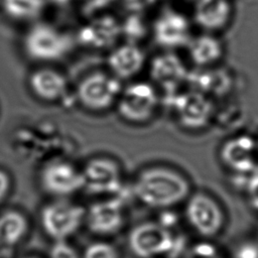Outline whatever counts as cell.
Returning a JSON list of instances; mask_svg holds the SVG:
<instances>
[{"instance_id":"obj_11","label":"cell","mask_w":258,"mask_h":258,"mask_svg":"<svg viewBox=\"0 0 258 258\" xmlns=\"http://www.w3.org/2000/svg\"><path fill=\"white\" fill-rule=\"evenodd\" d=\"M39 178L43 189L58 198L71 196L84 188L82 170L63 160L51 161L44 165Z\"/></svg>"},{"instance_id":"obj_12","label":"cell","mask_w":258,"mask_h":258,"mask_svg":"<svg viewBox=\"0 0 258 258\" xmlns=\"http://www.w3.org/2000/svg\"><path fill=\"white\" fill-rule=\"evenodd\" d=\"M84 188L96 195H113L122 187V172L119 164L107 157L91 159L82 170Z\"/></svg>"},{"instance_id":"obj_19","label":"cell","mask_w":258,"mask_h":258,"mask_svg":"<svg viewBox=\"0 0 258 258\" xmlns=\"http://www.w3.org/2000/svg\"><path fill=\"white\" fill-rule=\"evenodd\" d=\"M187 82L191 83L192 90L199 91L211 99L224 97L229 93L233 84L229 73L218 66L189 72Z\"/></svg>"},{"instance_id":"obj_25","label":"cell","mask_w":258,"mask_h":258,"mask_svg":"<svg viewBox=\"0 0 258 258\" xmlns=\"http://www.w3.org/2000/svg\"><path fill=\"white\" fill-rule=\"evenodd\" d=\"M49 258H79L77 250L66 240L56 241L50 248Z\"/></svg>"},{"instance_id":"obj_3","label":"cell","mask_w":258,"mask_h":258,"mask_svg":"<svg viewBox=\"0 0 258 258\" xmlns=\"http://www.w3.org/2000/svg\"><path fill=\"white\" fill-rule=\"evenodd\" d=\"M164 100L170 102L174 118L179 126L189 131L205 129L216 116V106L213 100L192 89L165 96Z\"/></svg>"},{"instance_id":"obj_17","label":"cell","mask_w":258,"mask_h":258,"mask_svg":"<svg viewBox=\"0 0 258 258\" xmlns=\"http://www.w3.org/2000/svg\"><path fill=\"white\" fill-rule=\"evenodd\" d=\"M232 14V6L228 0H200L195 9L194 20L203 32L216 34L226 29Z\"/></svg>"},{"instance_id":"obj_18","label":"cell","mask_w":258,"mask_h":258,"mask_svg":"<svg viewBox=\"0 0 258 258\" xmlns=\"http://www.w3.org/2000/svg\"><path fill=\"white\" fill-rule=\"evenodd\" d=\"M121 35V25L116 19L103 16L85 24L78 33L79 41L92 48H107Z\"/></svg>"},{"instance_id":"obj_20","label":"cell","mask_w":258,"mask_h":258,"mask_svg":"<svg viewBox=\"0 0 258 258\" xmlns=\"http://www.w3.org/2000/svg\"><path fill=\"white\" fill-rule=\"evenodd\" d=\"M28 83L32 93L45 102L57 101L68 91V82L64 76L48 68L34 71L30 75Z\"/></svg>"},{"instance_id":"obj_8","label":"cell","mask_w":258,"mask_h":258,"mask_svg":"<svg viewBox=\"0 0 258 258\" xmlns=\"http://www.w3.org/2000/svg\"><path fill=\"white\" fill-rule=\"evenodd\" d=\"M185 217L202 236L216 235L224 224V214L218 202L204 191L190 192L185 200Z\"/></svg>"},{"instance_id":"obj_26","label":"cell","mask_w":258,"mask_h":258,"mask_svg":"<svg viewBox=\"0 0 258 258\" xmlns=\"http://www.w3.org/2000/svg\"><path fill=\"white\" fill-rule=\"evenodd\" d=\"M188 258H220L217 250L210 244H199L195 246Z\"/></svg>"},{"instance_id":"obj_6","label":"cell","mask_w":258,"mask_h":258,"mask_svg":"<svg viewBox=\"0 0 258 258\" xmlns=\"http://www.w3.org/2000/svg\"><path fill=\"white\" fill-rule=\"evenodd\" d=\"M122 91L120 80L105 73L96 72L86 76L78 85L80 104L91 111H104L113 106Z\"/></svg>"},{"instance_id":"obj_1","label":"cell","mask_w":258,"mask_h":258,"mask_svg":"<svg viewBox=\"0 0 258 258\" xmlns=\"http://www.w3.org/2000/svg\"><path fill=\"white\" fill-rule=\"evenodd\" d=\"M133 192L139 202L149 208L167 209L185 201L191 186L188 177L177 168L154 164L138 173Z\"/></svg>"},{"instance_id":"obj_29","label":"cell","mask_w":258,"mask_h":258,"mask_svg":"<svg viewBox=\"0 0 258 258\" xmlns=\"http://www.w3.org/2000/svg\"><path fill=\"white\" fill-rule=\"evenodd\" d=\"M237 257L238 258H258V250L252 245L242 246L239 249Z\"/></svg>"},{"instance_id":"obj_15","label":"cell","mask_w":258,"mask_h":258,"mask_svg":"<svg viewBox=\"0 0 258 258\" xmlns=\"http://www.w3.org/2000/svg\"><path fill=\"white\" fill-rule=\"evenodd\" d=\"M146 56L139 45L126 42L116 46L107 58L113 76L118 80H127L137 76L145 64Z\"/></svg>"},{"instance_id":"obj_13","label":"cell","mask_w":258,"mask_h":258,"mask_svg":"<svg viewBox=\"0 0 258 258\" xmlns=\"http://www.w3.org/2000/svg\"><path fill=\"white\" fill-rule=\"evenodd\" d=\"M171 243L170 232L159 223H142L134 227L129 234L130 249L140 258L167 254Z\"/></svg>"},{"instance_id":"obj_28","label":"cell","mask_w":258,"mask_h":258,"mask_svg":"<svg viewBox=\"0 0 258 258\" xmlns=\"http://www.w3.org/2000/svg\"><path fill=\"white\" fill-rule=\"evenodd\" d=\"M11 181L9 175L0 169V202L5 199L9 189H10Z\"/></svg>"},{"instance_id":"obj_21","label":"cell","mask_w":258,"mask_h":258,"mask_svg":"<svg viewBox=\"0 0 258 258\" xmlns=\"http://www.w3.org/2000/svg\"><path fill=\"white\" fill-rule=\"evenodd\" d=\"M28 222L17 211H6L0 215V243L5 246L16 245L26 234Z\"/></svg>"},{"instance_id":"obj_4","label":"cell","mask_w":258,"mask_h":258,"mask_svg":"<svg viewBox=\"0 0 258 258\" xmlns=\"http://www.w3.org/2000/svg\"><path fill=\"white\" fill-rule=\"evenodd\" d=\"M71 37L48 23H35L23 37L26 55L35 61H56L71 49Z\"/></svg>"},{"instance_id":"obj_7","label":"cell","mask_w":258,"mask_h":258,"mask_svg":"<svg viewBox=\"0 0 258 258\" xmlns=\"http://www.w3.org/2000/svg\"><path fill=\"white\" fill-rule=\"evenodd\" d=\"M86 210L67 201H55L43 207L40 219L45 233L55 241L66 240L85 221Z\"/></svg>"},{"instance_id":"obj_16","label":"cell","mask_w":258,"mask_h":258,"mask_svg":"<svg viewBox=\"0 0 258 258\" xmlns=\"http://www.w3.org/2000/svg\"><path fill=\"white\" fill-rule=\"evenodd\" d=\"M185 48L189 60L197 69L218 66L225 54L222 40L215 33L210 32L192 35Z\"/></svg>"},{"instance_id":"obj_31","label":"cell","mask_w":258,"mask_h":258,"mask_svg":"<svg viewBox=\"0 0 258 258\" xmlns=\"http://www.w3.org/2000/svg\"><path fill=\"white\" fill-rule=\"evenodd\" d=\"M256 140H257V147H258V137L256 138Z\"/></svg>"},{"instance_id":"obj_30","label":"cell","mask_w":258,"mask_h":258,"mask_svg":"<svg viewBox=\"0 0 258 258\" xmlns=\"http://www.w3.org/2000/svg\"><path fill=\"white\" fill-rule=\"evenodd\" d=\"M51 3H53V4H55V5H59V6H61V5H66V4H68L69 2H71L72 0H49Z\"/></svg>"},{"instance_id":"obj_23","label":"cell","mask_w":258,"mask_h":258,"mask_svg":"<svg viewBox=\"0 0 258 258\" xmlns=\"http://www.w3.org/2000/svg\"><path fill=\"white\" fill-rule=\"evenodd\" d=\"M242 179L241 188L244 191L249 206L258 212V170L243 176H237Z\"/></svg>"},{"instance_id":"obj_32","label":"cell","mask_w":258,"mask_h":258,"mask_svg":"<svg viewBox=\"0 0 258 258\" xmlns=\"http://www.w3.org/2000/svg\"><path fill=\"white\" fill-rule=\"evenodd\" d=\"M28 258H34V257H28Z\"/></svg>"},{"instance_id":"obj_5","label":"cell","mask_w":258,"mask_h":258,"mask_svg":"<svg viewBox=\"0 0 258 258\" xmlns=\"http://www.w3.org/2000/svg\"><path fill=\"white\" fill-rule=\"evenodd\" d=\"M222 165L236 176L258 170L257 140L249 134H237L225 139L218 151Z\"/></svg>"},{"instance_id":"obj_24","label":"cell","mask_w":258,"mask_h":258,"mask_svg":"<svg viewBox=\"0 0 258 258\" xmlns=\"http://www.w3.org/2000/svg\"><path fill=\"white\" fill-rule=\"evenodd\" d=\"M83 258H119V254L111 244L97 242L88 246Z\"/></svg>"},{"instance_id":"obj_22","label":"cell","mask_w":258,"mask_h":258,"mask_svg":"<svg viewBox=\"0 0 258 258\" xmlns=\"http://www.w3.org/2000/svg\"><path fill=\"white\" fill-rule=\"evenodd\" d=\"M6 15L20 21L37 18L43 11L44 0H1Z\"/></svg>"},{"instance_id":"obj_14","label":"cell","mask_w":258,"mask_h":258,"mask_svg":"<svg viewBox=\"0 0 258 258\" xmlns=\"http://www.w3.org/2000/svg\"><path fill=\"white\" fill-rule=\"evenodd\" d=\"M85 221L93 233L110 235L117 232L124 221L122 201L111 198L93 204L86 210Z\"/></svg>"},{"instance_id":"obj_27","label":"cell","mask_w":258,"mask_h":258,"mask_svg":"<svg viewBox=\"0 0 258 258\" xmlns=\"http://www.w3.org/2000/svg\"><path fill=\"white\" fill-rule=\"evenodd\" d=\"M114 0H80L85 11H96L110 5Z\"/></svg>"},{"instance_id":"obj_2","label":"cell","mask_w":258,"mask_h":258,"mask_svg":"<svg viewBox=\"0 0 258 258\" xmlns=\"http://www.w3.org/2000/svg\"><path fill=\"white\" fill-rule=\"evenodd\" d=\"M160 102V93L152 83L135 82L122 89L117 100V110L127 122L143 124L153 118Z\"/></svg>"},{"instance_id":"obj_9","label":"cell","mask_w":258,"mask_h":258,"mask_svg":"<svg viewBox=\"0 0 258 258\" xmlns=\"http://www.w3.org/2000/svg\"><path fill=\"white\" fill-rule=\"evenodd\" d=\"M149 75L152 84L165 97L179 91L183 83L187 82L189 71L174 50H164L150 60Z\"/></svg>"},{"instance_id":"obj_10","label":"cell","mask_w":258,"mask_h":258,"mask_svg":"<svg viewBox=\"0 0 258 258\" xmlns=\"http://www.w3.org/2000/svg\"><path fill=\"white\" fill-rule=\"evenodd\" d=\"M151 33L157 45L164 50L185 47L191 38V24L188 18L175 10L161 12L153 21Z\"/></svg>"}]
</instances>
